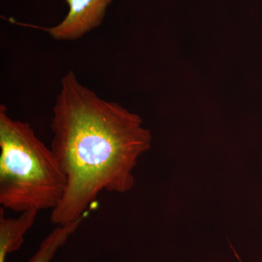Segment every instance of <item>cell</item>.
<instances>
[{
    "instance_id": "1",
    "label": "cell",
    "mask_w": 262,
    "mask_h": 262,
    "mask_svg": "<svg viewBox=\"0 0 262 262\" xmlns=\"http://www.w3.org/2000/svg\"><path fill=\"white\" fill-rule=\"evenodd\" d=\"M51 127V148L67 179L51 223L64 225L83 218L103 191L124 194L133 189L134 169L151 143L139 115L100 97L69 71L61 80Z\"/></svg>"
},
{
    "instance_id": "5",
    "label": "cell",
    "mask_w": 262,
    "mask_h": 262,
    "mask_svg": "<svg viewBox=\"0 0 262 262\" xmlns=\"http://www.w3.org/2000/svg\"><path fill=\"white\" fill-rule=\"evenodd\" d=\"M82 219L64 225H57L46 237L29 262H51L59 248L64 246L72 234L80 227ZM8 254L0 252V262H6Z\"/></svg>"
},
{
    "instance_id": "4",
    "label": "cell",
    "mask_w": 262,
    "mask_h": 262,
    "mask_svg": "<svg viewBox=\"0 0 262 262\" xmlns=\"http://www.w3.org/2000/svg\"><path fill=\"white\" fill-rule=\"evenodd\" d=\"M5 209L0 211V252L9 254L21 247L24 236L32 228L38 212L28 211L20 213L15 219L6 218Z\"/></svg>"
},
{
    "instance_id": "2",
    "label": "cell",
    "mask_w": 262,
    "mask_h": 262,
    "mask_svg": "<svg viewBox=\"0 0 262 262\" xmlns=\"http://www.w3.org/2000/svg\"><path fill=\"white\" fill-rule=\"evenodd\" d=\"M0 204L17 213L53 211L61 203L67 179L51 148L27 122L0 106Z\"/></svg>"
},
{
    "instance_id": "3",
    "label": "cell",
    "mask_w": 262,
    "mask_h": 262,
    "mask_svg": "<svg viewBox=\"0 0 262 262\" xmlns=\"http://www.w3.org/2000/svg\"><path fill=\"white\" fill-rule=\"evenodd\" d=\"M68 14L55 27L45 28L53 39L75 41L102 24L106 9L113 0H66Z\"/></svg>"
}]
</instances>
